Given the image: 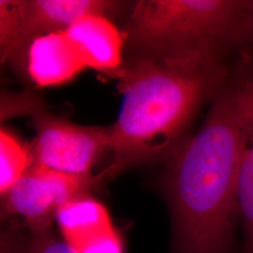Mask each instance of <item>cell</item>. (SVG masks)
I'll list each match as a JSON object with an SVG mask.
<instances>
[{"mask_svg": "<svg viewBox=\"0 0 253 253\" xmlns=\"http://www.w3.org/2000/svg\"><path fill=\"white\" fill-rule=\"evenodd\" d=\"M228 64L141 56L115 77L123 95L117 122L109 126L113 160L100 181L131 167L168 161L197 111L231 77Z\"/></svg>", "mask_w": 253, "mask_h": 253, "instance_id": "obj_1", "label": "cell"}, {"mask_svg": "<svg viewBox=\"0 0 253 253\" xmlns=\"http://www.w3.org/2000/svg\"><path fill=\"white\" fill-rule=\"evenodd\" d=\"M168 162L164 189L176 253H230L239 219V126L232 77L212 100L199 130Z\"/></svg>", "mask_w": 253, "mask_h": 253, "instance_id": "obj_2", "label": "cell"}, {"mask_svg": "<svg viewBox=\"0 0 253 253\" xmlns=\"http://www.w3.org/2000/svg\"><path fill=\"white\" fill-rule=\"evenodd\" d=\"M126 37L144 56L228 64L232 54L252 42L251 1L142 0Z\"/></svg>", "mask_w": 253, "mask_h": 253, "instance_id": "obj_3", "label": "cell"}, {"mask_svg": "<svg viewBox=\"0 0 253 253\" xmlns=\"http://www.w3.org/2000/svg\"><path fill=\"white\" fill-rule=\"evenodd\" d=\"M118 7L108 0H0L1 61L18 57L38 37L65 31L88 14H112Z\"/></svg>", "mask_w": 253, "mask_h": 253, "instance_id": "obj_4", "label": "cell"}, {"mask_svg": "<svg viewBox=\"0 0 253 253\" xmlns=\"http://www.w3.org/2000/svg\"><path fill=\"white\" fill-rule=\"evenodd\" d=\"M37 135L32 160L58 172L84 174L109 149V126H84L46 112L32 113Z\"/></svg>", "mask_w": 253, "mask_h": 253, "instance_id": "obj_5", "label": "cell"}, {"mask_svg": "<svg viewBox=\"0 0 253 253\" xmlns=\"http://www.w3.org/2000/svg\"><path fill=\"white\" fill-rule=\"evenodd\" d=\"M100 184L99 176L90 172L67 173L32 163L5 196V214L24 217L29 229L50 228L58 208L74 198L88 195Z\"/></svg>", "mask_w": 253, "mask_h": 253, "instance_id": "obj_6", "label": "cell"}, {"mask_svg": "<svg viewBox=\"0 0 253 253\" xmlns=\"http://www.w3.org/2000/svg\"><path fill=\"white\" fill-rule=\"evenodd\" d=\"M231 76L239 126L236 201L238 217L243 226L240 253H253V54L242 53Z\"/></svg>", "mask_w": 253, "mask_h": 253, "instance_id": "obj_7", "label": "cell"}, {"mask_svg": "<svg viewBox=\"0 0 253 253\" xmlns=\"http://www.w3.org/2000/svg\"><path fill=\"white\" fill-rule=\"evenodd\" d=\"M78 49L86 68L115 76L122 68L123 39L104 15L88 14L65 30Z\"/></svg>", "mask_w": 253, "mask_h": 253, "instance_id": "obj_8", "label": "cell"}, {"mask_svg": "<svg viewBox=\"0 0 253 253\" xmlns=\"http://www.w3.org/2000/svg\"><path fill=\"white\" fill-rule=\"evenodd\" d=\"M27 56L28 74L42 87L70 81L86 68L65 31L38 37L28 47Z\"/></svg>", "mask_w": 253, "mask_h": 253, "instance_id": "obj_9", "label": "cell"}, {"mask_svg": "<svg viewBox=\"0 0 253 253\" xmlns=\"http://www.w3.org/2000/svg\"><path fill=\"white\" fill-rule=\"evenodd\" d=\"M55 219L74 253L116 232L106 208L89 195L66 203L56 211Z\"/></svg>", "mask_w": 253, "mask_h": 253, "instance_id": "obj_10", "label": "cell"}, {"mask_svg": "<svg viewBox=\"0 0 253 253\" xmlns=\"http://www.w3.org/2000/svg\"><path fill=\"white\" fill-rule=\"evenodd\" d=\"M32 156L18 140L2 128L0 131V192L6 196L28 171Z\"/></svg>", "mask_w": 253, "mask_h": 253, "instance_id": "obj_11", "label": "cell"}, {"mask_svg": "<svg viewBox=\"0 0 253 253\" xmlns=\"http://www.w3.org/2000/svg\"><path fill=\"white\" fill-rule=\"evenodd\" d=\"M16 253H74L72 248L54 236L50 228L30 229L27 240L20 243Z\"/></svg>", "mask_w": 253, "mask_h": 253, "instance_id": "obj_12", "label": "cell"}, {"mask_svg": "<svg viewBox=\"0 0 253 253\" xmlns=\"http://www.w3.org/2000/svg\"><path fill=\"white\" fill-rule=\"evenodd\" d=\"M251 21H252V42L253 43V1H251Z\"/></svg>", "mask_w": 253, "mask_h": 253, "instance_id": "obj_13", "label": "cell"}]
</instances>
